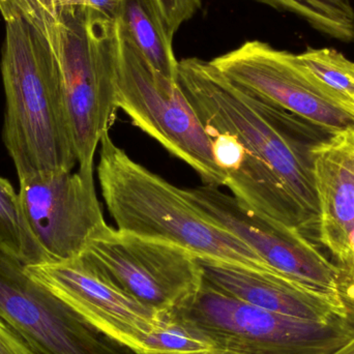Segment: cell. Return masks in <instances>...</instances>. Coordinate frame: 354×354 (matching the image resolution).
<instances>
[{
    "label": "cell",
    "instance_id": "cell-1",
    "mask_svg": "<svg viewBox=\"0 0 354 354\" xmlns=\"http://www.w3.org/2000/svg\"><path fill=\"white\" fill-rule=\"evenodd\" d=\"M177 82L204 128L224 131L239 138L280 177L319 231L315 159L320 147L334 134L252 97L207 60H179Z\"/></svg>",
    "mask_w": 354,
    "mask_h": 354
},
{
    "label": "cell",
    "instance_id": "cell-2",
    "mask_svg": "<svg viewBox=\"0 0 354 354\" xmlns=\"http://www.w3.org/2000/svg\"><path fill=\"white\" fill-rule=\"evenodd\" d=\"M4 21L22 19L39 33L57 62L79 169L93 171L95 155L118 106L116 21L86 6L53 14L37 0H15Z\"/></svg>",
    "mask_w": 354,
    "mask_h": 354
},
{
    "label": "cell",
    "instance_id": "cell-12",
    "mask_svg": "<svg viewBox=\"0 0 354 354\" xmlns=\"http://www.w3.org/2000/svg\"><path fill=\"white\" fill-rule=\"evenodd\" d=\"M19 197L31 232L52 262L78 257L109 226L93 171L32 174L19 179Z\"/></svg>",
    "mask_w": 354,
    "mask_h": 354
},
{
    "label": "cell",
    "instance_id": "cell-18",
    "mask_svg": "<svg viewBox=\"0 0 354 354\" xmlns=\"http://www.w3.org/2000/svg\"><path fill=\"white\" fill-rule=\"evenodd\" d=\"M304 71L341 103L354 109V62L333 48H308L295 54Z\"/></svg>",
    "mask_w": 354,
    "mask_h": 354
},
{
    "label": "cell",
    "instance_id": "cell-4",
    "mask_svg": "<svg viewBox=\"0 0 354 354\" xmlns=\"http://www.w3.org/2000/svg\"><path fill=\"white\" fill-rule=\"evenodd\" d=\"M97 171L104 201L120 230L174 243L198 257L277 272L239 237L210 220L183 189L134 161L109 132L100 142Z\"/></svg>",
    "mask_w": 354,
    "mask_h": 354
},
{
    "label": "cell",
    "instance_id": "cell-10",
    "mask_svg": "<svg viewBox=\"0 0 354 354\" xmlns=\"http://www.w3.org/2000/svg\"><path fill=\"white\" fill-rule=\"evenodd\" d=\"M25 272L132 353L145 354L149 338L170 322V315L129 295L83 254L66 261L27 266Z\"/></svg>",
    "mask_w": 354,
    "mask_h": 354
},
{
    "label": "cell",
    "instance_id": "cell-24",
    "mask_svg": "<svg viewBox=\"0 0 354 354\" xmlns=\"http://www.w3.org/2000/svg\"><path fill=\"white\" fill-rule=\"evenodd\" d=\"M57 3L60 8L82 6V0H57Z\"/></svg>",
    "mask_w": 354,
    "mask_h": 354
},
{
    "label": "cell",
    "instance_id": "cell-3",
    "mask_svg": "<svg viewBox=\"0 0 354 354\" xmlns=\"http://www.w3.org/2000/svg\"><path fill=\"white\" fill-rule=\"evenodd\" d=\"M2 139L18 178L72 171L78 164L57 62L26 21H6Z\"/></svg>",
    "mask_w": 354,
    "mask_h": 354
},
{
    "label": "cell",
    "instance_id": "cell-15",
    "mask_svg": "<svg viewBox=\"0 0 354 354\" xmlns=\"http://www.w3.org/2000/svg\"><path fill=\"white\" fill-rule=\"evenodd\" d=\"M118 21L151 68L177 82L178 60L172 47L174 37L157 1L122 0Z\"/></svg>",
    "mask_w": 354,
    "mask_h": 354
},
{
    "label": "cell",
    "instance_id": "cell-16",
    "mask_svg": "<svg viewBox=\"0 0 354 354\" xmlns=\"http://www.w3.org/2000/svg\"><path fill=\"white\" fill-rule=\"evenodd\" d=\"M0 249L27 266L52 262L29 228L19 193L0 176Z\"/></svg>",
    "mask_w": 354,
    "mask_h": 354
},
{
    "label": "cell",
    "instance_id": "cell-25",
    "mask_svg": "<svg viewBox=\"0 0 354 354\" xmlns=\"http://www.w3.org/2000/svg\"><path fill=\"white\" fill-rule=\"evenodd\" d=\"M191 354H237V353H232V351H221V349H216V351H207V353H191Z\"/></svg>",
    "mask_w": 354,
    "mask_h": 354
},
{
    "label": "cell",
    "instance_id": "cell-7",
    "mask_svg": "<svg viewBox=\"0 0 354 354\" xmlns=\"http://www.w3.org/2000/svg\"><path fill=\"white\" fill-rule=\"evenodd\" d=\"M82 254L129 295L168 315L191 301L203 284L197 256L189 250L111 226Z\"/></svg>",
    "mask_w": 354,
    "mask_h": 354
},
{
    "label": "cell",
    "instance_id": "cell-11",
    "mask_svg": "<svg viewBox=\"0 0 354 354\" xmlns=\"http://www.w3.org/2000/svg\"><path fill=\"white\" fill-rule=\"evenodd\" d=\"M0 319L39 354H131L33 280L0 249Z\"/></svg>",
    "mask_w": 354,
    "mask_h": 354
},
{
    "label": "cell",
    "instance_id": "cell-8",
    "mask_svg": "<svg viewBox=\"0 0 354 354\" xmlns=\"http://www.w3.org/2000/svg\"><path fill=\"white\" fill-rule=\"evenodd\" d=\"M210 220L239 237L274 272L320 295L343 301L349 277L311 239L257 214L214 185L183 189Z\"/></svg>",
    "mask_w": 354,
    "mask_h": 354
},
{
    "label": "cell",
    "instance_id": "cell-17",
    "mask_svg": "<svg viewBox=\"0 0 354 354\" xmlns=\"http://www.w3.org/2000/svg\"><path fill=\"white\" fill-rule=\"evenodd\" d=\"M291 12L322 35L343 43L354 41V8L351 0H254Z\"/></svg>",
    "mask_w": 354,
    "mask_h": 354
},
{
    "label": "cell",
    "instance_id": "cell-20",
    "mask_svg": "<svg viewBox=\"0 0 354 354\" xmlns=\"http://www.w3.org/2000/svg\"><path fill=\"white\" fill-rule=\"evenodd\" d=\"M160 12L167 25L168 31L174 37L183 23L195 16L201 8L202 0H156Z\"/></svg>",
    "mask_w": 354,
    "mask_h": 354
},
{
    "label": "cell",
    "instance_id": "cell-19",
    "mask_svg": "<svg viewBox=\"0 0 354 354\" xmlns=\"http://www.w3.org/2000/svg\"><path fill=\"white\" fill-rule=\"evenodd\" d=\"M214 351L216 348L212 343L170 318L167 326L147 341L145 354H191Z\"/></svg>",
    "mask_w": 354,
    "mask_h": 354
},
{
    "label": "cell",
    "instance_id": "cell-5",
    "mask_svg": "<svg viewBox=\"0 0 354 354\" xmlns=\"http://www.w3.org/2000/svg\"><path fill=\"white\" fill-rule=\"evenodd\" d=\"M170 318L221 351L330 354L354 338V295L348 315L322 324L250 305L203 281L197 295Z\"/></svg>",
    "mask_w": 354,
    "mask_h": 354
},
{
    "label": "cell",
    "instance_id": "cell-26",
    "mask_svg": "<svg viewBox=\"0 0 354 354\" xmlns=\"http://www.w3.org/2000/svg\"><path fill=\"white\" fill-rule=\"evenodd\" d=\"M345 272H346V274H348L349 278H351V281H353L354 283V263L351 266V268H348V270H345Z\"/></svg>",
    "mask_w": 354,
    "mask_h": 354
},
{
    "label": "cell",
    "instance_id": "cell-21",
    "mask_svg": "<svg viewBox=\"0 0 354 354\" xmlns=\"http://www.w3.org/2000/svg\"><path fill=\"white\" fill-rule=\"evenodd\" d=\"M0 354H39L14 328L0 319Z\"/></svg>",
    "mask_w": 354,
    "mask_h": 354
},
{
    "label": "cell",
    "instance_id": "cell-13",
    "mask_svg": "<svg viewBox=\"0 0 354 354\" xmlns=\"http://www.w3.org/2000/svg\"><path fill=\"white\" fill-rule=\"evenodd\" d=\"M203 281L216 290L261 309L328 324L351 311L354 283L343 301L311 290L282 274L252 270L212 258L198 257Z\"/></svg>",
    "mask_w": 354,
    "mask_h": 354
},
{
    "label": "cell",
    "instance_id": "cell-23",
    "mask_svg": "<svg viewBox=\"0 0 354 354\" xmlns=\"http://www.w3.org/2000/svg\"><path fill=\"white\" fill-rule=\"evenodd\" d=\"M330 354H354V338Z\"/></svg>",
    "mask_w": 354,
    "mask_h": 354
},
{
    "label": "cell",
    "instance_id": "cell-14",
    "mask_svg": "<svg viewBox=\"0 0 354 354\" xmlns=\"http://www.w3.org/2000/svg\"><path fill=\"white\" fill-rule=\"evenodd\" d=\"M319 199L318 241L332 252L340 268L354 263V133L334 135L315 159Z\"/></svg>",
    "mask_w": 354,
    "mask_h": 354
},
{
    "label": "cell",
    "instance_id": "cell-6",
    "mask_svg": "<svg viewBox=\"0 0 354 354\" xmlns=\"http://www.w3.org/2000/svg\"><path fill=\"white\" fill-rule=\"evenodd\" d=\"M116 106L131 122L214 187L225 185L212 141L199 116L174 82L151 68L116 20Z\"/></svg>",
    "mask_w": 354,
    "mask_h": 354
},
{
    "label": "cell",
    "instance_id": "cell-22",
    "mask_svg": "<svg viewBox=\"0 0 354 354\" xmlns=\"http://www.w3.org/2000/svg\"><path fill=\"white\" fill-rule=\"evenodd\" d=\"M122 0H82V6L93 8L111 20L120 17Z\"/></svg>",
    "mask_w": 354,
    "mask_h": 354
},
{
    "label": "cell",
    "instance_id": "cell-9",
    "mask_svg": "<svg viewBox=\"0 0 354 354\" xmlns=\"http://www.w3.org/2000/svg\"><path fill=\"white\" fill-rule=\"evenodd\" d=\"M210 62L256 99L291 112L330 134L354 133V109L319 86L291 52L254 39Z\"/></svg>",
    "mask_w": 354,
    "mask_h": 354
}]
</instances>
